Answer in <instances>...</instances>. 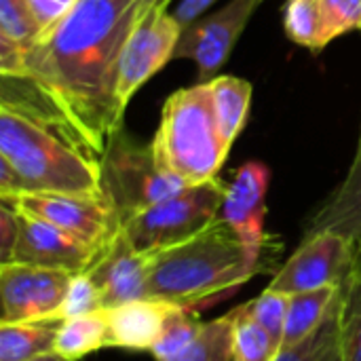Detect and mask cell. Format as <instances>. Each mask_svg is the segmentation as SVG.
<instances>
[{"instance_id": "1", "label": "cell", "mask_w": 361, "mask_h": 361, "mask_svg": "<svg viewBox=\"0 0 361 361\" xmlns=\"http://www.w3.org/2000/svg\"><path fill=\"white\" fill-rule=\"evenodd\" d=\"M154 2L78 0L25 51L23 74H2L0 106L49 125L99 161L123 129L116 87L125 42Z\"/></svg>"}, {"instance_id": "2", "label": "cell", "mask_w": 361, "mask_h": 361, "mask_svg": "<svg viewBox=\"0 0 361 361\" xmlns=\"http://www.w3.org/2000/svg\"><path fill=\"white\" fill-rule=\"evenodd\" d=\"M275 271L267 250L250 247L222 218L203 233L148 256V298L197 309Z\"/></svg>"}, {"instance_id": "3", "label": "cell", "mask_w": 361, "mask_h": 361, "mask_svg": "<svg viewBox=\"0 0 361 361\" xmlns=\"http://www.w3.org/2000/svg\"><path fill=\"white\" fill-rule=\"evenodd\" d=\"M0 159L15 169L23 192L104 195L97 159L8 106H0Z\"/></svg>"}, {"instance_id": "4", "label": "cell", "mask_w": 361, "mask_h": 361, "mask_svg": "<svg viewBox=\"0 0 361 361\" xmlns=\"http://www.w3.org/2000/svg\"><path fill=\"white\" fill-rule=\"evenodd\" d=\"M150 148L159 167L188 186L218 180L231 146L220 133L209 82L178 89L167 97Z\"/></svg>"}, {"instance_id": "5", "label": "cell", "mask_w": 361, "mask_h": 361, "mask_svg": "<svg viewBox=\"0 0 361 361\" xmlns=\"http://www.w3.org/2000/svg\"><path fill=\"white\" fill-rule=\"evenodd\" d=\"M226 184L218 178L180 192L129 216L121 231L135 252L152 256L161 250L188 241L220 220Z\"/></svg>"}, {"instance_id": "6", "label": "cell", "mask_w": 361, "mask_h": 361, "mask_svg": "<svg viewBox=\"0 0 361 361\" xmlns=\"http://www.w3.org/2000/svg\"><path fill=\"white\" fill-rule=\"evenodd\" d=\"M102 165V188L106 199L116 209L121 224L129 216L180 192L184 184L173 173L159 167L154 152L148 146L135 142L125 129H118L108 144Z\"/></svg>"}, {"instance_id": "7", "label": "cell", "mask_w": 361, "mask_h": 361, "mask_svg": "<svg viewBox=\"0 0 361 361\" xmlns=\"http://www.w3.org/2000/svg\"><path fill=\"white\" fill-rule=\"evenodd\" d=\"M0 201L21 214L53 224L97 252L121 233V218L106 195L21 192L15 197H0Z\"/></svg>"}, {"instance_id": "8", "label": "cell", "mask_w": 361, "mask_h": 361, "mask_svg": "<svg viewBox=\"0 0 361 361\" xmlns=\"http://www.w3.org/2000/svg\"><path fill=\"white\" fill-rule=\"evenodd\" d=\"M171 0H157L131 30L118 66V104L125 110L131 97L152 78L167 61L173 59L182 25L169 13Z\"/></svg>"}, {"instance_id": "9", "label": "cell", "mask_w": 361, "mask_h": 361, "mask_svg": "<svg viewBox=\"0 0 361 361\" xmlns=\"http://www.w3.org/2000/svg\"><path fill=\"white\" fill-rule=\"evenodd\" d=\"M74 273L40 269L30 264L0 267V324L61 319V309L70 290Z\"/></svg>"}, {"instance_id": "10", "label": "cell", "mask_w": 361, "mask_h": 361, "mask_svg": "<svg viewBox=\"0 0 361 361\" xmlns=\"http://www.w3.org/2000/svg\"><path fill=\"white\" fill-rule=\"evenodd\" d=\"M351 271V241L336 233H317L302 239L298 250L283 262L267 290L300 294L328 286H341Z\"/></svg>"}, {"instance_id": "11", "label": "cell", "mask_w": 361, "mask_h": 361, "mask_svg": "<svg viewBox=\"0 0 361 361\" xmlns=\"http://www.w3.org/2000/svg\"><path fill=\"white\" fill-rule=\"evenodd\" d=\"M256 6L258 0H228L212 15L192 21L182 30L173 59H192L199 68V82L212 80L228 61Z\"/></svg>"}, {"instance_id": "12", "label": "cell", "mask_w": 361, "mask_h": 361, "mask_svg": "<svg viewBox=\"0 0 361 361\" xmlns=\"http://www.w3.org/2000/svg\"><path fill=\"white\" fill-rule=\"evenodd\" d=\"M17 222H19V237H17L13 262L40 267V269L68 271L76 275L87 271L99 254L97 250L80 243L68 233L34 216L17 212Z\"/></svg>"}, {"instance_id": "13", "label": "cell", "mask_w": 361, "mask_h": 361, "mask_svg": "<svg viewBox=\"0 0 361 361\" xmlns=\"http://www.w3.org/2000/svg\"><path fill=\"white\" fill-rule=\"evenodd\" d=\"M269 184L271 169L262 161L243 163L226 184L220 218L254 250H267L271 241L264 233Z\"/></svg>"}, {"instance_id": "14", "label": "cell", "mask_w": 361, "mask_h": 361, "mask_svg": "<svg viewBox=\"0 0 361 361\" xmlns=\"http://www.w3.org/2000/svg\"><path fill=\"white\" fill-rule=\"evenodd\" d=\"M146 269L148 256L135 252L121 231L85 273L97 290L102 309H112L148 298Z\"/></svg>"}, {"instance_id": "15", "label": "cell", "mask_w": 361, "mask_h": 361, "mask_svg": "<svg viewBox=\"0 0 361 361\" xmlns=\"http://www.w3.org/2000/svg\"><path fill=\"white\" fill-rule=\"evenodd\" d=\"M167 307L169 302L142 298L121 307L106 309L108 349L150 353L161 336Z\"/></svg>"}, {"instance_id": "16", "label": "cell", "mask_w": 361, "mask_h": 361, "mask_svg": "<svg viewBox=\"0 0 361 361\" xmlns=\"http://www.w3.org/2000/svg\"><path fill=\"white\" fill-rule=\"evenodd\" d=\"M317 233H336L349 241L361 235V123L349 171L345 180L311 216L305 237Z\"/></svg>"}, {"instance_id": "17", "label": "cell", "mask_w": 361, "mask_h": 361, "mask_svg": "<svg viewBox=\"0 0 361 361\" xmlns=\"http://www.w3.org/2000/svg\"><path fill=\"white\" fill-rule=\"evenodd\" d=\"M207 82L212 91V102H214V112L218 118L220 133L224 142L233 148L235 140L241 135L247 123V114L252 106V82L228 74L214 76Z\"/></svg>"}, {"instance_id": "18", "label": "cell", "mask_w": 361, "mask_h": 361, "mask_svg": "<svg viewBox=\"0 0 361 361\" xmlns=\"http://www.w3.org/2000/svg\"><path fill=\"white\" fill-rule=\"evenodd\" d=\"M63 319L0 324V361H27L55 351L57 330Z\"/></svg>"}, {"instance_id": "19", "label": "cell", "mask_w": 361, "mask_h": 361, "mask_svg": "<svg viewBox=\"0 0 361 361\" xmlns=\"http://www.w3.org/2000/svg\"><path fill=\"white\" fill-rule=\"evenodd\" d=\"M99 349H108L106 309L61 322L55 338V353H59L63 360L78 361Z\"/></svg>"}, {"instance_id": "20", "label": "cell", "mask_w": 361, "mask_h": 361, "mask_svg": "<svg viewBox=\"0 0 361 361\" xmlns=\"http://www.w3.org/2000/svg\"><path fill=\"white\" fill-rule=\"evenodd\" d=\"M341 286H328V288L290 296L288 322H286V334H283L281 349L298 345L300 341L311 336L322 326V322L330 313V309L341 292Z\"/></svg>"}, {"instance_id": "21", "label": "cell", "mask_w": 361, "mask_h": 361, "mask_svg": "<svg viewBox=\"0 0 361 361\" xmlns=\"http://www.w3.org/2000/svg\"><path fill=\"white\" fill-rule=\"evenodd\" d=\"M283 30L292 42L313 53L332 42L322 0H288L283 4Z\"/></svg>"}, {"instance_id": "22", "label": "cell", "mask_w": 361, "mask_h": 361, "mask_svg": "<svg viewBox=\"0 0 361 361\" xmlns=\"http://www.w3.org/2000/svg\"><path fill=\"white\" fill-rule=\"evenodd\" d=\"M279 349L250 313L247 302L233 309V361H273Z\"/></svg>"}, {"instance_id": "23", "label": "cell", "mask_w": 361, "mask_h": 361, "mask_svg": "<svg viewBox=\"0 0 361 361\" xmlns=\"http://www.w3.org/2000/svg\"><path fill=\"white\" fill-rule=\"evenodd\" d=\"M203 324L195 309L190 307H180V305H169L163 322L161 336L157 345L152 347V357L157 361H167L176 357L180 351H184L203 330Z\"/></svg>"}, {"instance_id": "24", "label": "cell", "mask_w": 361, "mask_h": 361, "mask_svg": "<svg viewBox=\"0 0 361 361\" xmlns=\"http://www.w3.org/2000/svg\"><path fill=\"white\" fill-rule=\"evenodd\" d=\"M167 361H233V311L205 322L199 336Z\"/></svg>"}, {"instance_id": "25", "label": "cell", "mask_w": 361, "mask_h": 361, "mask_svg": "<svg viewBox=\"0 0 361 361\" xmlns=\"http://www.w3.org/2000/svg\"><path fill=\"white\" fill-rule=\"evenodd\" d=\"M341 313H343V286L341 292L330 309V313L326 315V319L322 322V326L307 336L305 341H300L294 347L281 349L277 353V357L273 361H324L326 355L332 351V347L338 343V334H341Z\"/></svg>"}, {"instance_id": "26", "label": "cell", "mask_w": 361, "mask_h": 361, "mask_svg": "<svg viewBox=\"0 0 361 361\" xmlns=\"http://www.w3.org/2000/svg\"><path fill=\"white\" fill-rule=\"evenodd\" d=\"M338 349L341 361H361V279L353 271L343 281Z\"/></svg>"}, {"instance_id": "27", "label": "cell", "mask_w": 361, "mask_h": 361, "mask_svg": "<svg viewBox=\"0 0 361 361\" xmlns=\"http://www.w3.org/2000/svg\"><path fill=\"white\" fill-rule=\"evenodd\" d=\"M0 36L25 51L42 38V30L25 0H0Z\"/></svg>"}, {"instance_id": "28", "label": "cell", "mask_w": 361, "mask_h": 361, "mask_svg": "<svg viewBox=\"0 0 361 361\" xmlns=\"http://www.w3.org/2000/svg\"><path fill=\"white\" fill-rule=\"evenodd\" d=\"M250 313L254 319L262 326V330L271 336L275 347L281 351L283 345V334H286V322H288V307H290V296L273 290H264L258 298L247 302Z\"/></svg>"}, {"instance_id": "29", "label": "cell", "mask_w": 361, "mask_h": 361, "mask_svg": "<svg viewBox=\"0 0 361 361\" xmlns=\"http://www.w3.org/2000/svg\"><path fill=\"white\" fill-rule=\"evenodd\" d=\"M330 38L361 32V0H322Z\"/></svg>"}, {"instance_id": "30", "label": "cell", "mask_w": 361, "mask_h": 361, "mask_svg": "<svg viewBox=\"0 0 361 361\" xmlns=\"http://www.w3.org/2000/svg\"><path fill=\"white\" fill-rule=\"evenodd\" d=\"M93 311H102L99 305V296L95 286L91 283V279L87 277V273H76L72 277L63 309H61V319L68 317H76V315H85V313H93Z\"/></svg>"}, {"instance_id": "31", "label": "cell", "mask_w": 361, "mask_h": 361, "mask_svg": "<svg viewBox=\"0 0 361 361\" xmlns=\"http://www.w3.org/2000/svg\"><path fill=\"white\" fill-rule=\"evenodd\" d=\"M25 2L44 36L51 27H55L74 8V4L78 0H25Z\"/></svg>"}, {"instance_id": "32", "label": "cell", "mask_w": 361, "mask_h": 361, "mask_svg": "<svg viewBox=\"0 0 361 361\" xmlns=\"http://www.w3.org/2000/svg\"><path fill=\"white\" fill-rule=\"evenodd\" d=\"M17 237H19L17 212L8 203L0 201V267L13 262Z\"/></svg>"}, {"instance_id": "33", "label": "cell", "mask_w": 361, "mask_h": 361, "mask_svg": "<svg viewBox=\"0 0 361 361\" xmlns=\"http://www.w3.org/2000/svg\"><path fill=\"white\" fill-rule=\"evenodd\" d=\"M216 0H182L176 8V19L180 21L182 27L190 25L192 21H197Z\"/></svg>"}, {"instance_id": "34", "label": "cell", "mask_w": 361, "mask_h": 361, "mask_svg": "<svg viewBox=\"0 0 361 361\" xmlns=\"http://www.w3.org/2000/svg\"><path fill=\"white\" fill-rule=\"evenodd\" d=\"M351 271L361 279V235L351 239Z\"/></svg>"}, {"instance_id": "35", "label": "cell", "mask_w": 361, "mask_h": 361, "mask_svg": "<svg viewBox=\"0 0 361 361\" xmlns=\"http://www.w3.org/2000/svg\"><path fill=\"white\" fill-rule=\"evenodd\" d=\"M27 361H68L63 360L59 353H55V351H49V353H44V355H38V357H34V360H27Z\"/></svg>"}, {"instance_id": "36", "label": "cell", "mask_w": 361, "mask_h": 361, "mask_svg": "<svg viewBox=\"0 0 361 361\" xmlns=\"http://www.w3.org/2000/svg\"><path fill=\"white\" fill-rule=\"evenodd\" d=\"M324 361H341V349H338V343H336V345L332 347V351H330V353L326 355V360H324Z\"/></svg>"}, {"instance_id": "37", "label": "cell", "mask_w": 361, "mask_h": 361, "mask_svg": "<svg viewBox=\"0 0 361 361\" xmlns=\"http://www.w3.org/2000/svg\"><path fill=\"white\" fill-rule=\"evenodd\" d=\"M260 2H264V0H258V4H260Z\"/></svg>"}]
</instances>
